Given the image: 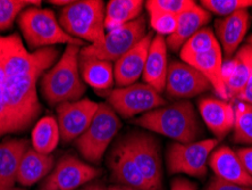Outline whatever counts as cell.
Wrapping results in <instances>:
<instances>
[{
    "instance_id": "40",
    "label": "cell",
    "mask_w": 252,
    "mask_h": 190,
    "mask_svg": "<svg viewBox=\"0 0 252 190\" xmlns=\"http://www.w3.org/2000/svg\"><path fill=\"white\" fill-rule=\"evenodd\" d=\"M74 1V0H50V3H53V5H56V6H63V8L66 6L70 5Z\"/></svg>"
},
{
    "instance_id": "19",
    "label": "cell",
    "mask_w": 252,
    "mask_h": 190,
    "mask_svg": "<svg viewBox=\"0 0 252 190\" xmlns=\"http://www.w3.org/2000/svg\"><path fill=\"white\" fill-rule=\"evenodd\" d=\"M167 50L168 47L164 37L155 35L148 50L142 76L144 83L149 84L160 94L165 90L167 79L169 65Z\"/></svg>"
},
{
    "instance_id": "22",
    "label": "cell",
    "mask_w": 252,
    "mask_h": 190,
    "mask_svg": "<svg viewBox=\"0 0 252 190\" xmlns=\"http://www.w3.org/2000/svg\"><path fill=\"white\" fill-rule=\"evenodd\" d=\"M29 148L27 139L8 138L0 143V185L15 187L21 161Z\"/></svg>"
},
{
    "instance_id": "16",
    "label": "cell",
    "mask_w": 252,
    "mask_h": 190,
    "mask_svg": "<svg viewBox=\"0 0 252 190\" xmlns=\"http://www.w3.org/2000/svg\"><path fill=\"white\" fill-rule=\"evenodd\" d=\"M208 165L215 177L220 180L252 187V177L247 172L236 152L231 147H217V150L211 152Z\"/></svg>"
},
{
    "instance_id": "30",
    "label": "cell",
    "mask_w": 252,
    "mask_h": 190,
    "mask_svg": "<svg viewBox=\"0 0 252 190\" xmlns=\"http://www.w3.org/2000/svg\"><path fill=\"white\" fill-rule=\"evenodd\" d=\"M29 7H41L40 0H0V32L13 27L21 13Z\"/></svg>"
},
{
    "instance_id": "18",
    "label": "cell",
    "mask_w": 252,
    "mask_h": 190,
    "mask_svg": "<svg viewBox=\"0 0 252 190\" xmlns=\"http://www.w3.org/2000/svg\"><path fill=\"white\" fill-rule=\"evenodd\" d=\"M108 164L113 179L118 182V185L128 186L139 190H153L122 140L114 146L109 155Z\"/></svg>"
},
{
    "instance_id": "32",
    "label": "cell",
    "mask_w": 252,
    "mask_h": 190,
    "mask_svg": "<svg viewBox=\"0 0 252 190\" xmlns=\"http://www.w3.org/2000/svg\"><path fill=\"white\" fill-rule=\"evenodd\" d=\"M193 0H149L144 2L148 13H164L179 16L195 6Z\"/></svg>"
},
{
    "instance_id": "14",
    "label": "cell",
    "mask_w": 252,
    "mask_h": 190,
    "mask_svg": "<svg viewBox=\"0 0 252 190\" xmlns=\"http://www.w3.org/2000/svg\"><path fill=\"white\" fill-rule=\"evenodd\" d=\"M154 36L153 32H148L136 46L114 63L115 83L118 88L134 84L143 76L148 50Z\"/></svg>"
},
{
    "instance_id": "8",
    "label": "cell",
    "mask_w": 252,
    "mask_h": 190,
    "mask_svg": "<svg viewBox=\"0 0 252 190\" xmlns=\"http://www.w3.org/2000/svg\"><path fill=\"white\" fill-rule=\"evenodd\" d=\"M218 145V139H203L190 144L174 143L167 151V169L170 174H185L203 178L208 170L211 152Z\"/></svg>"
},
{
    "instance_id": "28",
    "label": "cell",
    "mask_w": 252,
    "mask_h": 190,
    "mask_svg": "<svg viewBox=\"0 0 252 190\" xmlns=\"http://www.w3.org/2000/svg\"><path fill=\"white\" fill-rule=\"evenodd\" d=\"M218 40L215 32L210 28H202L192 36L180 50L181 61L187 62L194 56L208 53L209 50L218 46Z\"/></svg>"
},
{
    "instance_id": "10",
    "label": "cell",
    "mask_w": 252,
    "mask_h": 190,
    "mask_svg": "<svg viewBox=\"0 0 252 190\" xmlns=\"http://www.w3.org/2000/svg\"><path fill=\"white\" fill-rule=\"evenodd\" d=\"M123 141L126 150L153 190H162V162L157 140L144 132H132Z\"/></svg>"
},
{
    "instance_id": "23",
    "label": "cell",
    "mask_w": 252,
    "mask_h": 190,
    "mask_svg": "<svg viewBox=\"0 0 252 190\" xmlns=\"http://www.w3.org/2000/svg\"><path fill=\"white\" fill-rule=\"evenodd\" d=\"M80 71L84 83L90 85L98 94L108 95L113 90L114 63L80 56Z\"/></svg>"
},
{
    "instance_id": "38",
    "label": "cell",
    "mask_w": 252,
    "mask_h": 190,
    "mask_svg": "<svg viewBox=\"0 0 252 190\" xmlns=\"http://www.w3.org/2000/svg\"><path fill=\"white\" fill-rule=\"evenodd\" d=\"M198 187L194 182H191L183 178L174 179L172 185H170V190H196Z\"/></svg>"
},
{
    "instance_id": "21",
    "label": "cell",
    "mask_w": 252,
    "mask_h": 190,
    "mask_svg": "<svg viewBox=\"0 0 252 190\" xmlns=\"http://www.w3.org/2000/svg\"><path fill=\"white\" fill-rule=\"evenodd\" d=\"M211 14L196 3L191 9L179 15L177 17L176 31L167 37L166 43L170 50H181L183 44L194 36L199 30L205 28L209 23Z\"/></svg>"
},
{
    "instance_id": "42",
    "label": "cell",
    "mask_w": 252,
    "mask_h": 190,
    "mask_svg": "<svg viewBox=\"0 0 252 190\" xmlns=\"http://www.w3.org/2000/svg\"><path fill=\"white\" fill-rule=\"evenodd\" d=\"M0 190H23V189H20L16 187H7V186L0 185Z\"/></svg>"
},
{
    "instance_id": "7",
    "label": "cell",
    "mask_w": 252,
    "mask_h": 190,
    "mask_svg": "<svg viewBox=\"0 0 252 190\" xmlns=\"http://www.w3.org/2000/svg\"><path fill=\"white\" fill-rule=\"evenodd\" d=\"M146 31L147 21L142 15L131 23L106 32L99 43L89 44L81 49L80 56L115 63L146 37Z\"/></svg>"
},
{
    "instance_id": "20",
    "label": "cell",
    "mask_w": 252,
    "mask_h": 190,
    "mask_svg": "<svg viewBox=\"0 0 252 190\" xmlns=\"http://www.w3.org/2000/svg\"><path fill=\"white\" fill-rule=\"evenodd\" d=\"M185 63L192 65L199 72H201L202 76L208 80L211 88L220 96V99L227 100L229 98L224 83V58L223 50H221L220 44L209 50L208 53L194 56V57L190 58Z\"/></svg>"
},
{
    "instance_id": "34",
    "label": "cell",
    "mask_w": 252,
    "mask_h": 190,
    "mask_svg": "<svg viewBox=\"0 0 252 190\" xmlns=\"http://www.w3.org/2000/svg\"><path fill=\"white\" fill-rule=\"evenodd\" d=\"M236 56L240 59H242L244 64L247 66L248 71V80L247 85L244 89L242 96H241L240 100L243 103H248L252 105V47L250 44H244L236 51Z\"/></svg>"
},
{
    "instance_id": "31",
    "label": "cell",
    "mask_w": 252,
    "mask_h": 190,
    "mask_svg": "<svg viewBox=\"0 0 252 190\" xmlns=\"http://www.w3.org/2000/svg\"><path fill=\"white\" fill-rule=\"evenodd\" d=\"M200 6L210 14L226 17L252 7V0H201Z\"/></svg>"
},
{
    "instance_id": "4",
    "label": "cell",
    "mask_w": 252,
    "mask_h": 190,
    "mask_svg": "<svg viewBox=\"0 0 252 190\" xmlns=\"http://www.w3.org/2000/svg\"><path fill=\"white\" fill-rule=\"evenodd\" d=\"M17 23L30 51L49 48L55 44H74L82 47L84 42L70 37L59 24L50 9L29 7L21 13Z\"/></svg>"
},
{
    "instance_id": "29",
    "label": "cell",
    "mask_w": 252,
    "mask_h": 190,
    "mask_svg": "<svg viewBox=\"0 0 252 190\" xmlns=\"http://www.w3.org/2000/svg\"><path fill=\"white\" fill-rule=\"evenodd\" d=\"M235 122L233 139L235 143L252 145V105L240 102L234 106Z\"/></svg>"
},
{
    "instance_id": "12",
    "label": "cell",
    "mask_w": 252,
    "mask_h": 190,
    "mask_svg": "<svg viewBox=\"0 0 252 190\" xmlns=\"http://www.w3.org/2000/svg\"><path fill=\"white\" fill-rule=\"evenodd\" d=\"M100 104L89 98L59 104L56 106L61 139L65 143L82 136L94 120Z\"/></svg>"
},
{
    "instance_id": "37",
    "label": "cell",
    "mask_w": 252,
    "mask_h": 190,
    "mask_svg": "<svg viewBox=\"0 0 252 190\" xmlns=\"http://www.w3.org/2000/svg\"><path fill=\"white\" fill-rule=\"evenodd\" d=\"M244 169L252 177V147H243L236 152Z\"/></svg>"
},
{
    "instance_id": "1",
    "label": "cell",
    "mask_w": 252,
    "mask_h": 190,
    "mask_svg": "<svg viewBox=\"0 0 252 190\" xmlns=\"http://www.w3.org/2000/svg\"><path fill=\"white\" fill-rule=\"evenodd\" d=\"M58 57L53 47L30 51L21 37L0 35V63L3 71L9 133L29 129L41 113L36 85Z\"/></svg>"
},
{
    "instance_id": "27",
    "label": "cell",
    "mask_w": 252,
    "mask_h": 190,
    "mask_svg": "<svg viewBox=\"0 0 252 190\" xmlns=\"http://www.w3.org/2000/svg\"><path fill=\"white\" fill-rule=\"evenodd\" d=\"M224 83L229 98L239 99L242 96L247 85L248 71L242 59L235 55L234 58L224 63L223 66Z\"/></svg>"
},
{
    "instance_id": "11",
    "label": "cell",
    "mask_w": 252,
    "mask_h": 190,
    "mask_svg": "<svg viewBox=\"0 0 252 190\" xmlns=\"http://www.w3.org/2000/svg\"><path fill=\"white\" fill-rule=\"evenodd\" d=\"M101 174V170L84 163L75 156L59 159L43 181L41 190H77Z\"/></svg>"
},
{
    "instance_id": "25",
    "label": "cell",
    "mask_w": 252,
    "mask_h": 190,
    "mask_svg": "<svg viewBox=\"0 0 252 190\" xmlns=\"http://www.w3.org/2000/svg\"><path fill=\"white\" fill-rule=\"evenodd\" d=\"M143 7L142 0H110L105 9V29L110 31L138 20Z\"/></svg>"
},
{
    "instance_id": "41",
    "label": "cell",
    "mask_w": 252,
    "mask_h": 190,
    "mask_svg": "<svg viewBox=\"0 0 252 190\" xmlns=\"http://www.w3.org/2000/svg\"><path fill=\"white\" fill-rule=\"evenodd\" d=\"M108 190H139V189H135V188H132V187H128V186H123V185H113L108 187Z\"/></svg>"
},
{
    "instance_id": "43",
    "label": "cell",
    "mask_w": 252,
    "mask_h": 190,
    "mask_svg": "<svg viewBox=\"0 0 252 190\" xmlns=\"http://www.w3.org/2000/svg\"><path fill=\"white\" fill-rule=\"evenodd\" d=\"M248 44H250V46L252 47V36H250L249 39H248Z\"/></svg>"
},
{
    "instance_id": "9",
    "label": "cell",
    "mask_w": 252,
    "mask_h": 190,
    "mask_svg": "<svg viewBox=\"0 0 252 190\" xmlns=\"http://www.w3.org/2000/svg\"><path fill=\"white\" fill-rule=\"evenodd\" d=\"M107 104L120 116L132 118L165 106L167 102L160 92L155 90L149 84L136 82L127 87L113 89L107 96Z\"/></svg>"
},
{
    "instance_id": "36",
    "label": "cell",
    "mask_w": 252,
    "mask_h": 190,
    "mask_svg": "<svg viewBox=\"0 0 252 190\" xmlns=\"http://www.w3.org/2000/svg\"><path fill=\"white\" fill-rule=\"evenodd\" d=\"M206 190H252V187L231 184V182H226L215 177L214 179H211V181L207 186Z\"/></svg>"
},
{
    "instance_id": "35",
    "label": "cell",
    "mask_w": 252,
    "mask_h": 190,
    "mask_svg": "<svg viewBox=\"0 0 252 190\" xmlns=\"http://www.w3.org/2000/svg\"><path fill=\"white\" fill-rule=\"evenodd\" d=\"M9 133V120H8V105H7L5 79L3 71L0 63V137Z\"/></svg>"
},
{
    "instance_id": "26",
    "label": "cell",
    "mask_w": 252,
    "mask_h": 190,
    "mask_svg": "<svg viewBox=\"0 0 252 190\" xmlns=\"http://www.w3.org/2000/svg\"><path fill=\"white\" fill-rule=\"evenodd\" d=\"M61 140L57 120L44 116L38 121L32 131V148L44 155H50Z\"/></svg>"
},
{
    "instance_id": "3",
    "label": "cell",
    "mask_w": 252,
    "mask_h": 190,
    "mask_svg": "<svg viewBox=\"0 0 252 190\" xmlns=\"http://www.w3.org/2000/svg\"><path fill=\"white\" fill-rule=\"evenodd\" d=\"M81 48L68 44L61 58L43 74L40 90L43 99L51 106L82 99L87 85L80 71Z\"/></svg>"
},
{
    "instance_id": "13",
    "label": "cell",
    "mask_w": 252,
    "mask_h": 190,
    "mask_svg": "<svg viewBox=\"0 0 252 190\" xmlns=\"http://www.w3.org/2000/svg\"><path fill=\"white\" fill-rule=\"evenodd\" d=\"M210 83L201 72L183 61H173L168 65L165 90L176 99H189L208 91Z\"/></svg>"
},
{
    "instance_id": "33",
    "label": "cell",
    "mask_w": 252,
    "mask_h": 190,
    "mask_svg": "<svg viewBox=\"0 0 252 190\" xmlns=\"http://www.w3.org/2000/svg\"><path fill=\"white\" fill-rule=\"evenodd\" d=\"M149 14L150 27L158 36H172L176 31L177 17L175 15L164 13H148Z\"/></svg>"
},
{
    "instance_id": "6",
    "label": "cell",
    "mask_w": 252,
    "mask_h": 190,
    "mask_svg": "<svg viewBox=\"0 0 252 190\" xmlns=\"http://www.w3.org/2000/svg\"><path fill=\"white\" fill-rule=\"evenodd\" d=\"M120 129L117 114L108 104L101 103L89 128L75 140L80 154L89 162L99 163Z\"/></svg>"
},
{
    "instance_id": "24",
    "label": "cell",
    "mask_w": 252,
    "mask_h": 190,
    "mask_svg": "<svg viewBox=\"0 0 252 190\" xmlns=\"http://www.w3.org/2000/svg\"><path fill=\"white\" fill-rule=\"evenodd\" d=\"M54 157L44 155L30 147L22 158L17 173V182L21 186H32L48 177L54 169Z\"/></svg>"
},
{
    "instance_id": "39",
    "label": "cell",
    "mask_w": 252,
    "mask_h": 190,
    "mask_svg": "<svg viewBox=\"0 0 252 190\" xmlns=\"http://www.w3.org/2000/svg\"><path fill=\"white\" fill-rule=\"evenodd\" d=\"M77 190H108V187L101 181H91Z\"/></svg>"
},
{
    "instance_id": "2",
    "label": "cell",
    "mask_w": 252,
    "mask_h": 190,
    "mask_svg": "<svg viewBox=\"0 0 252 190\" xmlns=\"http://www.w3.org/2000/svg\"><path fill=\"white\" fill-rule=\"evenodd\" d=\"M133 123L181 144L194 143L202 135L198 114L189 100L166 104L136 117Z\"/></svg>"
},
{
    "instance_id": "5",
    "label": "cell",
    "mask_w": 252,
    "mask_h": 190,
    "mask_svg": "<svg viewBox=\"0 0 252 190\" xmlns=\"http://www.w3.org/2000/svg\"><path fill=\"white\" fill-rule=\"evenodd\" d=\"M105 9L101 0H74L59 12L58 22L70 37L95 44L106 35Z\"/></svg>"
},
{
    "instance_id": "17",
    "label": "cell",
    "mask_w": 252,
    "mask_h": 190,
    "mask_svg": "<svg viewBox=\"0 0 252 190\" xmlns=\"http://www.w3.org/2000/svg\"><path fill=\"white\" fill-rule=\"evenodd\" d=\"M250 15L248 10H241L215 22V36L218 43L228 58L239 50L241 42L248 31Z\"/></svg>"
},
{
    "instance_id": "15",
    "label": "cell",
    "mask_w": 252,
    "mask_h": 190,
    "mask_svg": "<svg viewBox=\"0 0 252 190\" xmlns=\"http://www.w3.org/2000/svg\"><path fill=\"white\" fill-rule=\"evenodd\" d=\"M200 116L216 139H220L233 131L235 122L234 106L227 100L205 97L199 100Z\"/></svg>"
}]
</instances>
